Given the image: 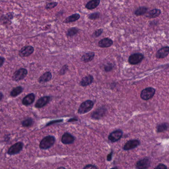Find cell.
I'll list each match as a JSON object with an SVG mask.
<instances>
[{
    "mask_svg": "<svg viewBox=\"0 0 169 169\" xmlns=\"http://www.w3.org/2000/svg\"><path fill=\"white\" fill-rule=\"evenodd\" d=\"M56 142V138L54 136L48 135L42 139L39 144L40 148L47 150L52 147Z\"/></svg>",
    "mask_w": 169,
    "mask_h": 169,
    "instance_id": "obj_1",
    "label": "cell"
},
{
    "mask_svg": "<svg viewBox=\"0 0 169 169\" xmlns=\"http://www.w3.org/2000/svg\"><path fill=\"white\" fill-rule=\"evenodd\" d=\"M94 105V103L92 100H88L84 101L79 106L78 110V113L80 114H84L88 113L92 109Z\"/></svg>",
    "mask_w": 169,
    "mask_h": 169,
    "instance_id": "obj_2",
    "label": "cell"
},
{
    "mask_svg": "<svg viewBox=\"0 0 169 169\" xmlns=\"http://www.w3.org/2000/svg\"><path fill=\"white\" fill-rule=\"evenodd\" d=\"M23 143L22 142H18L11 146L7 151V154L10 155H14L19 153L23 147Z\"/></svg>",
    "mask_w": 169,
    "mask_h": 169,
    "instance_id": "obj_3",
    "label": "cell"
},
{
    "mask_svg": "<svg viewBox=\"0 0 169 169\" xmlns=\"http://www.w3.org/2000/svg\"><path fill=\"white\" fill-rule=\"evenodd\" d=\"M28 70L24 68H21L14 72L12 77V80L15 81H19L22 80L28 74Z\"/></svg>",
    "mask_w": 169,
    "mask_h": 169,
    "instance_id": "obj_4",
    "label": "cell"
},
{
    "mask_svg": "<svg viewBox=\"0 0 169 169\" xmlns=\"http://www.w3.org/2000/svg\"><path fill=\"white\" fill-rule=\"evenodd\" d=\"M155 93V89L152 87H148L142 91L140 97L144 100H148L153 97Z\"/></svg>",
    "mask_w": 169,
    "mask_h": 169,
    "instance_id": "obj_5",
    "label": "cell"
},
{
    "mask_svg": "<svg viewBox=\"0 0 169 169\" xmlns=\"http://www.w3.org/2000/svg\"><path fill=\"white\" fill-rule=\"evenodd\" d=\"M143 59L144 56L142 54L135 53L129 57L128 62L131 65H137L140 63Z\"/></svg>",
    "mask_w": 169,
    "mask_h": 169,
    "instance_id": "obj_6",
    "label": "cell"
},
{
    "mask_svg": "<svg viewBox=\"0 0 169 169\" xmlns=\"http://www.w3.org/2000/svg\"><path fill=\"white\" fill-rule=\"evenodd\" d=\"M34 51V49L32 46H24L19 51V54L22 58L27 57L32 54Z\"/></svg>",
    "mask_w": 169,
    "mask_h": 169,
    "instance_id": "obj_7",
    "label": "cell"
},
{
    "mask_svg": "<svg viewBox=\"0 0 169 169\" xmlns=\"http://www.w3.org/2000/svg\"><path fill=\"white\" fill-rule=\"evenodd\" d=\"M107 109L104 107L99 108L92 113L91 118L94 120H99L104 116L106 114Z\"/></svg>",
    "mask_w": 169,
    "mask_h": 169,
    "instance_id": "obj_8",
    "label": "cell"
},
{
    "mask_svg": "<svg viewBox=\"0 0 169 169\" xmlns=\"http://www.w3.org/2000/svg\"><path fill=\"white\" fill-rule=\"evenodd\" d=\"M50 100H51L50 96H45L42 97L37 101L35 104V107L36 108H41L46 106V105L48 104Z\"/></svg>",
    "mask_w": 169,
    "mask_h": 169,
    "instance_id": "obj_9",
    "label": "cell"
},
{
    "mask_svg": "<svg viewBox=\"0 0 169 169\" xmlns=\"http://www.w3.org/2000/svg\"><path fill=\"white\" fill-rule=\"evenodd\" d=\"M75 137L68 132H65L61 137V142L64 144H70L75 141Z\"/></svg>",
    "mask_w": 169,
    "mask_h": 169,
    "instance_id": "obj_10",
    "label": "cell"
},
{
    "mask_svg": "<svg viewBox=\"0 0 169 169\" xmlns=\"http://www.w3.org/2000/svg\"><path fill=\"white\" fill-rule=\"evenodd\" d=\"M122 136L123 132L121 130H117L110 133L108 137V139L112 142H115L120 140Z\"/></svg>",
    "mask_w": 169,
    "mask_h": 169,
    "instance_id": "obj_11",
    "label": "cell"
},
{
    "mask_svg": "<svg viewBox=\"0 0 169 169\" xmlns=\"http://www.w3.org/2000/svg\"><path fill=\"white\" fill-rule=\"evenodd\" d=\"M150 160L148 158H145L138 161L136 164V167L139 169H147L150 166Z\"/></svg>",
    "mask_w": 169,
    "mask_h": 169,
    "instance_id": "obj_12",
    "label": "cell"
},
{
    "mask_svg": "<svg viewBox=\"0 0 169 169\" xmlns=\"http://www.w3.org/2000/svg\"><path fill=\"white\" fill-rule=\"evenodd\" d=\"M14 18V12H10L9 13L3 14L1 17V23L3 24H9L11 23V21Z\"/></svg>",
    "mask_w": 169,
    "mask_h": 169,
    "instance_id": "obj_13",
    "label": "cell"
},
{
    "mask_svg": "<svg viewBox=\"0 0 169 169\" xmlns=\"http://www.w3.org/2000/svg\"><path fill=\"white\" fill-rule=\"evenodd\" d=\"M35 99V95L34 93H30L25 96L22 99V104L24 106H28L33 103Z\"/></svg>",
    "mask_w": 169,
    "mask_h": 169,
    "instance_id": "obj_14",
    "label": "cell"
},
{
    "mask_svg": "<svg viewBox=\"0 0 169 169\" xmlns=\"http://www.w3.org/2000/svg\"><path fill=\"white\" fill-rule=\"evenodd\" d=\"M140 144V141L138 140H131L126 142L123 146L125 150H129L135 148Z\"/></svg>",
    "mask_w": 169,
    "mask_h": 169,
    "instance_id": "obj_15",
    "label": "cell"
},
{
    "mask_svg": "<svg viewBox=\"0 0 169 169\" xmlns=\"http://www.w3.org/2000/svg\"><path fill=\"white\" fill-rule=\"evenodd\" d=\"M93 80H94V77H93V75L89 74L82 78V79L80 81L79 84L82 87H86L91 84L93 81Z\"/></svg>",
    "mask_w": 169,
    "mask_h": 169,
    "instance_id": "obj_16",
    "label": "cell"
},
{
    "mask_svg": "<svg viewBox=\"0 0 169 169\" xmlns=\"http://www.w3.org/2000/svg\"><path fill=\"white\" fill-rule=\"evenodd\" d=\"M169 47L166 46L161 48L157 51L156 54V57L158 59H163L165 58L169 55Z\"/></svg>",
    "mask_w": 169,
    "mask_h": 169,
    "instance_id": "obj_17",
    "label": "cell"
},
{
    "mask_svg": "<svg viewBox=\"0 0 169 169\" xmlns=\"http://www.w3.org/2000/svg\"><path fill=\"white\" fill-rule=\"evenodd\" d=\"M113 44V41L109 38H105L98 42V46L100 48H108Z\"/></svg>",
    "mask_w": 169,
    "mask_h": 169,
    "instance_id": "obj_18",
    "label": "cell"
},
{
    "mask_svg": "<svg viewBox=\"0 0 169 169\" xmlns=\"http://www.w3.org/2000/svg\"><path fill=\"white\" fill-rule=\"evenodd\" d=\"M52 75L50 72H47L40 77L38 79V82L41 83H44L49 82L51 80Z\"/></svg>",
    "mask_w": 169,
    "mask_h": 169,
    "instance_id": "obj_19",
    "label": "cell"
},
{
    "mask_svg": "<svg viewBox=\"0 0 169 169\" xmlns=\"http://www.w3.org/2000/svg\"><path fill=\"white\" fill-rule=\"evenodd\" d=\"M95 57V53L94 52H88L84 54L81 58V60L84 63H88L92 61Z\"/></svg>",
    "mask_w": 169,
    "mask_h": 169,
    "instance_id": "obj_20",
    "label": "cell"
},
{
    "mask_svg": "<svg viewBox=\"0 0 169 169\" xmlns=\"http://www.w3.org/2000/svg\"><path fill=\"white\" fill-rule=\"evenodd\" d=\"M100 0H91L88 2L86 6V8L88 10H93L99 5Z\"/></svg>",
    "mask_w": 169,
    "mask_h": 169,
    "instance_id": "obj_21",
    "label": "cell"
},
{
    "mask_svg": "<svg viewBox=\"0 0 169 169\" xmlns=\"http://www.w3.org/2000/svg\"><path fill=\"white\" fill-rule=\"evenodd\" d=\"M80 15L79 14H74L69 16L65 19L63 21V23H68L71 22H75L76 21L79 20L80 19Z\"/></svg>",
    "mask_w": 169,
    "mask_h": 169,
    "instance_id": "obj_22",
    "label": "cell"
},
{
    "mask_svg": "<svg viewBox=\"0 0 169 169\" xmlns=\"http://www.w3.org/2000/svg\"><path fill=\"white\" fill-rule=\"evenodd\" d=\"M23 88L21 86L15 87L11 91L10 93V96H12V97H17V96L20 95L23 92Z\"/></svg>",
    "mask_w": 169,
    "mask_h": 169,
    "instance_id": "obj_23",
    "label": "cell"
},
{
    "mask_svg": "<svg viewBox=\"0 0 169 169\" xmlns=\"http://www.w3.org/2000/svg\"><path fill=\"white\" fill-rule=\"evenodd\" d=\"M161 13L160 10L157 9H153L149 12L147 17L149 19H154L158 17Z\"/></svg>",
    "mask_w": 169,
    "mask_h": 169,
    "instance_id": "obj_24",
    "label": "cell"
},
{
    "mask_svg": "<svg viewBox=\"0 0 169 169\" xmlns=\"http://www.w3.org/2000/svg\"><path fill=\"white\" fill-rule=\"evenodd\" d=\"M147 10H148L147 8L144 7H140L135 10V14L137 16H140V15H143L144 14H146Z\"/></svg>",
    "mask_w": 169,
    "mask_h": 169,
    "instance_id": "obj_25",
    "label": "cell"
},
{
    "mask_svg": "<svg viewBox=\"0 0 169 169\" xmlns=\"http://www.w3.org/2000/svg\"><path fill=\"white\" fill-rule=\"evenodd\" d=\"M34 121L32 118H28L26 119V120H23L21 123L22 126L24 127H30L33 125Z\"/></svg>",
    "mask_w": 169,
    "mask_h": 169,
    "instance_id": "obj_26",
    "label": "cell"
},
{
    "mask_svg": "<svg viewBox=\"0 0 169 169\" xmlns=\"http://www.w3.org/2000/svg\"><path fill=\"white\" fill-rule=\"evenodd\" d=\"M79 29L77 28H69L67 32V36L72 37L79 32Z\"/></svg>",
    "mask_w": 169,
    "mask_h": 169,
    "instance_id": "obj_27",
    "label": "cell"
},
{
    "mask_svg": "<svg viewBox=\"0 0 169 169\" xmlns=\"http://www.w3.org/2000/svg\"><path fill=\"white\" fill-rule=\"evenodd\" d=\"M169 128V125L167 123H162L157 126V132H162L166 131Z\"/></svg>",
    "mask_w": 169,
    "mask_h": 169,
    "instance_id": "obj_28",
    "label": "cell"
},
{
    "mask_svg": "<svg viewBox=\"0 0 169 169\" xmlns=\"http://www.w3.org/2000/svg\"><path fill=\"white\" fill-rule=\"evenodd\" d=\"M58 5V3L56 2H50L46 3L45 6V9L47 10H51V9H54V8L57 7Z\"/></svg>",
    "mask_w": 169,
    "mask_h": 169,
    "instance_id": "obj_29",
    "label": "cell"
},
{
    "mask_svg": "<svg viewBox=\"0 0 169 169\" xmlns=\"http://www.w3.org/2000/svg\"><path fill=\"white\" fill-rule=\"evenodd\" d=\"M100 14L98 12H94L88 15V19L91 20H95L100 17Z\"/></svg>",
    "mask_w": 169,
    "mask_h": 169,
    "instance_id": "obj_30",
    "label": "cell"
},
{
    "mask_svg": "<svg viewBox=\"0 0 169 169\" xmlns=\"http://www.w3.org/2000/svg\"><path fill=\"white\" fill-rule=\"evenodd\" d=\"M103 32V29H102V28L97 29L92 34V37L94 38L98 37L101 35V34H102Z\"/></svg>",
    "mask_w": 169,
    "mask_h": 169,
    "instance_id": "obj_31",
    "label": "cell"
},
{
    "mask_svg": "<svg viewBox=\"0 0 169 169\" xmlns=\"http://www.w3.org/2000/svg\"><path fill=\"white\" fill-rule=\"evenodd\" d=\"M113 64L111 63H108L107 65H105L104 66V70L106 72H110L112 70L113 68Z\"/></svg>",
    "mask_w": 169,
    "mask_h": 169,
    "instance_id": "obj_32",
    "label": "cell"
},
{
    "mask_svg": "<svg viewBox=\"0 0 169 169\" xmlns=\"http://www.w3.org/2000/svg\"><path fill=\"white\" fill-rule=\"evenodd\" d=\"M63 119H59V120H54L52 121H50V122L46 125V126H50L51 125H53V124H55V123H60L63 122Z\"/></svg>",
    "mask_w": 169,
    "mask_h": 169,
    "instance_id": "obj_33",
    "label": "cell"
},
{
    "mask_svg": "<svg viewBox=\"0 0 169 169\" xmlns=\"http://www.w3.org/2000/svg\"><path fill=\"white\" fill-rule=\"evenodd\" d=\"M68 70V66H67V65H64V66H63V67L61 68V70H60V74H61V75L64 74L67 72Z\"/></svg>",
    "mask_w": 169,
    "mask_h": 169,
    "instance_id": "obj_34",
    "label": "cell"
},
{
    "mask_svg": "<svg viewBox=\"0 0 169 169\" xmlns=\"http://www.w3.org/2000/svg\"><path fill=\"white\" fill-rule=\"evenodd\" d=\"M90 168H91V169H97V167L96 166H95V165H93L89 164V165H87L85 166L83 168L84 169H90Z\"/></svg>",
    "mask_w": 169,
    "mask_h": 169,
    "instance_id": "obj_35",
    "label": "cell"
},
{
    "mask_svg": "<svg viewBox=\"0 0 169 169\" xmlns=\"http://www.w3.org/2000/svg\"><path fill=\"white\" fill-rule=\"evenodd\" d=\"M167 167H166V165H165L164 164H159L158 166H157L155 167V169H166Z\"/></svg>",
    "mask_w": 169,
    "mask_h": 169,
    "instance_id": "obj_36",
    "label": "cell"
},
{
    "mask_svg": "<svg viewBox=\"0 0 169 169\" xmlns=\"http://www.w3.org/2000/svg\"><path fill=\"white\" fill-rule=\"evenodd\" d=\"M113 151H111L110 153L107 156V160L108 161H110L112 159V156H113Z\"/></svg>",
    "mask_w": 169,
    "mask_h": 169,
    "instance_id": "obj_37",
    "label": "cell"
},
{
    "mask_svg": "<svg viewBox=\"0 0 169 169\" xmlns=\"http://www.w3.org/2000/svg\"><path fill=\"white\" fill-rule=\"evenodd\" d=\"M5 59L3 57H0V61H1L0 66H1V67H2L3 66V65L5 63Z\"/></svg>",
    "mask_w": 169,
    "mask_h": 169,
    "instance_id": "obj_38",
    "label": "cell"
},
{
    "mask_svg": "<svg viewBox=\"0 0 169 169\" xmlns=\"http://www.w3.org/2000/svg\"><path fill=\"white\" fill-rule=\"evenodd\" d=\"M78 121V119L77 118H72L70 119L68 121V123H70V122H74V121Z\"/></svg>",
    "mask_w": 169,
    "mask_h": 169,
    "instance_id": "obj_39",
    "label": "cell"
},
{
    "mask_svg": "<svg viewBox=\"0 0 169 169\" xmlns=\"http://www.w3.org/2000/svg\"><path fill=\"white\" fill-rule=\"evenodd\" d=\"M1 97H0V100H2V99H3V93L2 92H1Z\"/></svg>",
    "mask_w": 169,
    "mask_h": 169,
    "instance_id": "obj_40",
    "label": "cell"
},
{
    "mask_svg": "<svg viewBox=\"0 0 169 169\" xmlns=\"http://www.w3.org/2000/svg\"><path fill=\"white\" fill-rule=\"evenodd\" d=\"M61 168H63V169H65V168L64 167H59L58 169H61Z\"/></svg>",
    "mask_w": 169,
    "mask_h": 169,
    "instance_id": "obj_41",
    "label": "cell"
}]
</instances>
